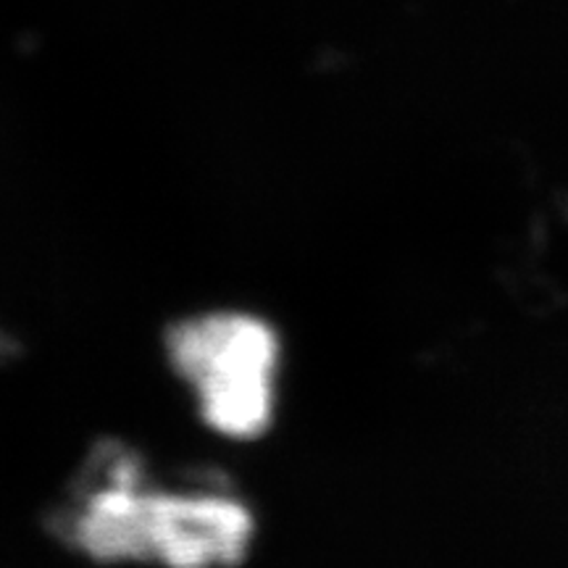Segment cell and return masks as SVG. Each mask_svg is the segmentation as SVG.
Listing matches in <instances>:
<instances>
[{
  "label": "cell",
  "mask_w": 568,
  "mask_h": 568,
  "mask_svg": "<svg viewBox=\"0 0 568 568\" xmlns=\"http://www.w3.org/2000/svg\"><path fill=\"white\" fill-rule=\"evenodd\" d=\"M71 529L80 548L101 560L211 568L243 552L251 516L230 497L145 487L132 466H116L82 497Z\"/></svg>",
  "instance_id": "1"
},
{
  "label": "cell",
  "mask_w": 568,
  "mask_h": 568,
  "mask_svg": "<svg viewBox=\"0 0 568 568\" xmlns=\"http://www.w3.org/2000/svg\"><path fill=\"white\" fill-rule=\"evenodd\" d=\"M169 361L203 422L226 437L258 435L274 416L276 337L247 314H209L169 332Z\"/></svg>",
  "instance_id": "2"
}]
</instances>
